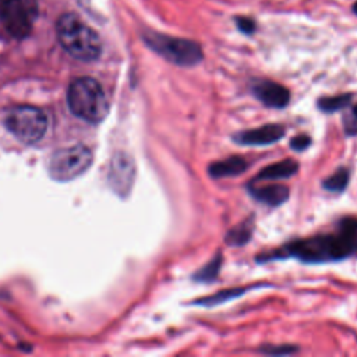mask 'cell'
Instances as JSON below:
<instances>
[{"label":"cell","mask_w":357,"mask_h":357,"mask_svg":"<svg viewBox=\"0 0 357 357\" xmlns=\"http://www.w3.org/2000/svg\"><path fill=\"white\" fill-rule=\"evenodd\" d=\"M56 32L60 45L73 57L82 61H91L100 54L102 46L98 33L77 14H63L57 20Z\"/></svg>","instance_id":"obj_1"},{"label":"cell","mask_w":357,"mask_h":357,"mask_svg":"<svg viewBox=\"0 0 357 357\" xmlns=\"http://www.w3.org/2000/svg\"><path fill=\"white\" fill-rule=\"evenodd\" d=\"M357 248L340 231L337 234H318L308 238H301L287 244L289 255H293L304 262H328L346 258Z\"/></svg>","instance_id":"obj_2"},{"label":"cell","mask_w":357,"mask_h":357,"mask_svg":"<svg viewBox=\"0 0 357 357\" xmlns=\"http://www.w3.org/2000/svg\"><path fill=\"white\" fill-rule=\"evenodd\" d=\"M67 100L71 112L89 123L103 120L109 110V102L102 86L88 77L77 78L70 84Z\"/></svg>","instance_id":"obj_3"},{"label":"cell","mask_w":357,"mask_h":357,"mask_svg":"<svg viewBox=\"0 0 357 357\" xmlns=\"http://www.w3.org/2000/svg\"><path fill=\"white\" fill-rule=\"evenodd\" d=\"M144 40L155 53L180 67L197 66L204 59L199 43L191 39L148 31L144 33Z\"/></svg>","instance_id":"obj_4"},{"label":"cell","mask_w":357,"mask_h":357,"mask_svg":"<svg viewBox=\"0 0 357 357\" xmlns=\"http://www.w3.org/2000/svg\"><path fill=\"white\" fill-rule=\"evenodd\" d=\"M6 126L20 141L32 144L43 137L47 121L45 113L40 109L28 105H20L11 107L7 112Z\"/></svg>","instance_id":"obj_5"},{"label":"cell","mask_w":357,"mask_h":357,"mask_svg":"<svg viewBox=\"0 0 357 357\" xmlns=\"http://www.w3.org/2000/svg\"><path fill=\"white\" fill-rule=\"evenodd\" d=\"M38 17L36 0H0V22L14 38H25Z\"/></svg>","instance_id":"obj_6"},{"label":"cell","mask_w":357,"mask_h":357,"mask_svg":"<svg viewBox=\"0 0 357 357\" xmlns=\"http://www.w3.org/2000/svg\"><path fill=\"white\" fill-rule=\"evenodd\" d=\"M92 162V153L82 145L59 149L49 162V173L54 180H71L82 174Z\"/></svg>","instance_id":"obj_7"},{"label":"cell","mask_w":357,"mask_h":357,"mask_svg":"<svg viewBox=\"0 0 357 357\" xmlns=\"http://www.w3.org/2000/svg\"><path fill=\"white\" fill-rule=\"evenodd\" d=\"M251 91H252L254 96L268 107L282 109V107L287 106V103L290 100L289 89L275 81L258 79V81L252 82Z\"/></svg>","instance_id":"obj_8"},{"label":"cell","mask_w":357,"mask_h":357,"mask_svg":"<svg viewBox=\"0 0 357 357\" xmlns=\"http://www.w3.org/2000/svg\"><path fill=\"white\" fill-rule=\"evenodd\" d=\"M284 135V127L280 124H265L257 128L237 132L233 139L240 145L265 146L278 142Z\"/></svg>","instance_id":"obj_9"},{"label":"cell","mask_w":357,"mask_h":357,"mask_svg":"<svg viewBox=\"0 0 357 357\" xmlns=\"http://www.w3.org/2000/svg\"><path fill=\"white\" fill-rule=\"evenodd\" d=\"M248 169V162L241 156H229L223 160L212 162L208 166V174L212 178H223V177H234L243 174Z\"/></svg>","instance_id":"obj_10"},{"label":"cell","mask_w":357,"mask_h":357,"mask_svg":"<svg viewBox=\"0 0 357 357\" xmlns=\"http://www.w3.org/2000/svg\"><path fill=\"white\" fill-rule=\"evenodd\" d=\"M250 194L259 202L269 206H279L289 198V188L282 184H271L258 188H250Z\"/></svg>","instance_id":"obj_11"},{"label":"cell","mask_w":357,"mask_h":357,"mask_svg":"<svg viewBox=\"0 0 357 357\" xmlns=\"http://www.w3.org/2000/svg\"><path fill=\"white\" fill-rule=\"evenodd\" d=\"M298 169V163L293 159H284L279 160L276 163L268 165L265 169H262L255 180H279V178H287L293 176Z\"/></svg>","instance_id":"obj_12"},{"label":"cell","mask_w":357,"mask_h":357,"mask_svg":"<svg viewBox=\"0 0 357 357\" xmlns=\"http://www.w3.org/2000/svg\"><path fill=\"white\" fill-rule=\"evenodd\" d=\"M114 173H116V187L124 191H128L131 183H132V177H134V165L131 162L130 158L127 156H119L116 158V163H114Z\"/></svg>","instance_id":"obj_13"},{"label":"cell","mask_w":357,"mask_h":357,"mask_svg":"<svg viewBox=\"0 0 357 357\" xmlns=\"http://www.w3.org/2000/svg\"><path fill=\"white\" fill-rule=\"evenodd\" d=\"M248 287H234V289H225L219 293H215L212 296H208V297H202V298H198L195 300L192 304L194 305H202V307H213V305H218V304H222V303H226V301H230L236 297H240L243 296L245 291H247Z\"/></svg>","instance_id":"obj_14"},{"label":"cell","mask_w":357,"mask_h":357,"mask_svg":"<svg viewBox=\"0 0 357 357\" xmlns=\"http://www.w3.org/2000/svg\"><path fill=\"white\" fill-rule=\"evenodd\" d=\"M222 254L218 252L206 265H204L198 272H195L192 275V279L195 282H202V283H209L213 282L215 278L219 275L220 272V266H222Z\"/></svg>","instance_id":"obj_15"},{"label":"cell","mask_w":357,"mask_h":357,"mask_svg":"<svg viewBox=\"0 0 357 357\" xmlns=\"http://www.w3.org/2000/svg\"><path fill=\"white\" fill-rule=\"evenodd\" d=\"M251 226L248 222H244L241 225H237L236 227H233L231 230H229L225 236V243L227 245L231 247H238V245H244L250 241L251 238Z\"/></svg>","instance_id":"obj_16"},{"label":"cell","mask_w":357,"mask_h":357,"mask_svg":"<svg viewBox=\"0 0 357 357\" xmlns=\"http://www.w3.org/2000/svg\"><path fill=\"white\" fill-rule=\"evenodd\" d=\"M351 93H340L335 96H325L318 100V107L325 113H333L346 107L351 102Z\"/></svg>","instance_id":"obj_17"},{"label":"cell","mask_w":357,"mask_h":357,"mask_svg":"<svg viewBox=\"0 0 357 357\" xmlns=\"http://www.w3.org/2000/svg\"><path fill=\"white\" fill-rule=\"evenodd\" d=\"M349 177H350V172L346 167H339L333 174H331L324 180L322 185L328 191L340 192L347 187Z\"/></svg>","instance_id":"obj_18"},{"label":"cell","mask_w":357,"mask_h":357,"mask_svg":"<svg viewBox=\"0 0 357 357\" xmlns=\"http://www.w3.org/2000/svg\"><path fill=\"white\" fill-rule=\"evenodd\" d=\"M259 351L268 356H287L298 351V347L294 344H269V346H262Z\"/></svg>","instance_id":"obj_19"},{"label":"cell","mask_w":357,"mask_h":357,"mask_svg":"<svg viewBox=\"0 0 357 357\" xmlns=\"http://www.w3.org/2000/svg\"><path fill=\"white\" fill-rule=\"evenodd\" d=\"M340 233L344 234L349 240L357 244V219L356 218H344L339 223Z\"/></svg>","instance_id":"obj_20"},{"label":"cell","mask_w":357,"mask_h":357,"mask_svg":"<svg viewBox=\"0 0 357 357\" xmlns=\"http://www.w3.org/2000/svg\"><path fill=\"white\" fill-rule=\"evenodd\" d=\"M311 144V138L305 134H301V135H297L294 138L290 139V148L293 151H297V152H301L304 149H307Z\"/></svg>","instance_id":"obj_21"},{"label":"cell","mask_w":357,"mask_h":357,"mask_svg":"<svg viewBox=\"0 0 357 357\" xmlns=\"http://www.w3.org/2000/svg\"><path fill=\"white\" fill-rule=\"evenodd\" d=\"M236 24H237V28L243 32V33H252L255 31V21L251 20V18H247V17H238L236 20Z\"/></svg>","instance_id":"obj_22"},{"label":"cell","mask_w":357,"mask_h":357,"mask_svg":"<svg viewBox=\"0 0 357 357\" xmlns=\"http://www.w3.org/2000/svg\"><path fill=\"white\" fill-rule=\"evenodd\" d=\"M353 117H354V120L357 121V105L353 107Z\"/></svg>","instance_id":"obj_23"},{"label":"cell","mask_w":357,"mask_h":357,"mask_svg":"<svg viewBox=\"0 0 357 357\" xmlns=\"http://www.w3.org/2000/svg\"><path fill=\"white\" fill-rule=\"evenodd\" d=\"M353 11H354V14H357V1H356L354 6H353Z\"/></svg>","instance_id":"obj_24"}]
</instances>
